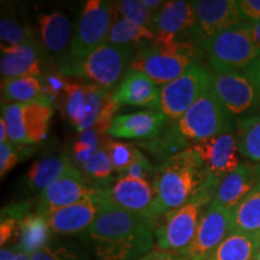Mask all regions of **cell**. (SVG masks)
I'll list each match as a JSON object with an SVG mask.
<instances>
[{"mask_svg":"<svg viewBox=\"0 0 260 260\" xmlns=\"http://www.w3.org/2000/svg\"><path fill=\"white\" fill-rule=\"evenodd\" d=\"M98 199L99 214L87 230L98 259L139 260L153 252L155 220L126 212L99 197Z\"/></svg>","mask_w":260,"mask_h":260,"instance_id":"obj_1","label":"cell"},{"mask_svg":"<svg viewBox=\"0 0 260 260\" xmlns=\"http://www.w3.org/2000/svg\"><path fill=\"white\" fill-rule=\"evenodd\" d=\"M152 183L155 193L154 213L157 218L200 195L214 197L218 187L210 180L190 148L168 158L155 169Z\"/></svg>","mask_w":260,"mask_h":260,"instance_id":"obj_2","label":"cell"},{"mask_svg":"<svg viewBox=\"0 0 260 260\" xmlns=\"http://www.w3.org/2000/svg\"><path fill=\"white\" fill-rule=\"evenodd\" d=\"M134 50L133 46H119L105 42L80 59L61 60L60 74L111 89L122 77L129 60H133Z\"/></svg>","mask_w":260,"mask_h":260,"instance_id":"obj_3","label":"cell"},{"mask_svg":"<svg viewBox=\"0 0 260 260\" xmlns=\"http://www.w3.org/2000/svg\"><path fill=\"white\" fill-rule=\"evenodd\" d=\"M233 119L211 86L180 119L172 122L171 130L182 141L193 145L234 129Z\"/></svg>","mask_w":260,"mask_h":260,"instance_id":"obj_4","label":"cell"},{"mask_svg":"<svg viewBox=\"0 0 260 260\" xmlns=\"http://www.w3.org/2000/svg\"><path fill=\"white\" fill-rule=\"evenodd\" d=\"M212 195H200L178 209L168 211L155 220V246L158 251L182 253L193 241Z\"/></svg>","mask_w":260,"mask_h":260,"instance_id":"obj_5","label":"cell"},{"mask_svg":"<svg viewBox=\"0 0 260 260\" xmlns=\"http://www.w3.org/2000/svg\"><path fill=\"white\" fill-rule=\"evenodd\" d=\"M197 48L189 42L176 41L162 46H147L139 51L130 69L147 75L157 86H165L178 79L195 64Z\"/></svg>","mask_w":260,"mask_h":260,"instance_id":"obj_6","label":"cell"},{"mask_svg":"<svg viewBox=\"0 0 260 260\" xmlns=\"http://www.w3.org/2000/svg\"><path fill=\"white\" fill-rule=\"evenodd\" d=\"M212 71H243L258 57L259 51L247 25L237 24L204 41Z\"/></svg>","mask_w":260,"mask_h":260,"instance_id":"obj_7","label":"cell"},{"mask_svg":"<svg viewBox=\"0 0 260 260\" xmlns=\"http://www.w3.org/2000/svg\"><path fill=\"white\" fill-rule=\"evenodd\" d=\"M117 15L115 3L103 0L87 2L77 22L69 51L61 60L80 59L105 44Z\"/></svg>","mask_w":260,"mask_h":260,"instance_id":"obj_8","label":"cell"},{"mask_svg":"<svg viewBox=\"0 0 260 260\" xmlns=\"http://www.w3.org/2000/svg\"><path fill=\"white\" fill-rule=\"evenodd\" d=\"M52 116V104L47 103L2 105V117L8 126L9 140L16 145L28 146L42 141L46 138Z\"/></svg>","mask_w":260,"mask_h":260,"instance_id":"obj_9","label":"cell"},{"mask_svg":"<svg viewBox=\"0 0 260 260\" xmlns=\"http://www.w3.org/2000/svg\"><path fill=\"white\" fill-rule=\"evenodd\" d=\"M94 188L98 197L119 209L157 220L154 213L155 193L152 182L118 175Z\"/></svg>","mask_w":260,"mask_h":260,"instance_id":"obj_10","label":"cell"},{"mask_svg":"<svg viewBox=\"0 0 260 260\" xmlns=\"http://www.w3.org/2000/svg\"><path fill=\"white\" fill-rule=\"evenodd\" d=\"M212 86V74L194 64L172 82L161 86L159 111L169 121L176 122Z\"/></svg>","mask_w":260,"mask_h":260,"instance_id":"obj_11","label":"cell"},{"mask_svg":"<svg viewBox=\"0 0 260 260\" xmlns=\"http://www.w3.org/2000/svg\"><path fill=\"white\" fill-rule=\"evenodd\" d=\"M189 148L197 155L210 180L216 184H219L226 175L241 164L234 129L226 130L213 138L194 142Z\"/></svg>","mask_w":260,"mask_h":260,"instance_id":"obj_12","label":"cell"},{"mask_svg":"<svg viewBox=\"0 0 260 260\" xmlns=\"http://www.w3.org/2000/svg\"><path fill=\"white\" fill-rule=\"evenodd\" d=\"M211 74L214 92L233 117L241 118L260 107L258 90L245 71L225 70Z\"/></svg>","mask_w":260,"mask_h":260,"instance_id":"obj_13","label":"cell"},{"mask_svg":"<svg viewBox=\"0 0 260 260\" xmlns=\"http://www.w3.org/2000/svg\"><path fill=\"white\" fill-rule=\"evenodd\" d=\"M232 232V210L211 203L201 217L193 241L180 254L187 260H209Z\"/></svg>","mask_w":260,"mask_h":260,"instance_id":"obj_14","label":"cell"},{"mask_svg":"<svg viewBox=\"0 0 260 260\" xmlns=\"http://www.w3.org/2000/svg\"><path fill=\"white\" fill-rule=\"evenodd\" d=\"M95 194V188L84 178L83 172L73 167L64 176L40 193L35 212L47 217L54 211L80 203Z\"/></svg>","mask_w":260,"mask_h":260,"instance_id":"obj_15","label":"cell"},{"mask_svg":"<svg viewBox=\"0 0 260 260\" xmlns=\"http://www.w3.org/2000/svg\"><path fill=\"white\" fill-rule=\"evenodd\" d=\"M197 16L193 2L171 0L155 14L153 30L155 38L153 45L162 46L171 45L180 40V35L184 32H195Z\"/></svg>","mask_w":260,"mask_h":260,"instance_id":"obj_16","label":"cell"},{"mask_svg":"<svg viewBox=\"0 0 260 260\" xmlns=\"http://www.w3.org/2000/svg\"><path fill=\"white\" fill-rule=\"evenodd\" d=\"M197 29L201 44L218 32L241 24L239 2L236 0H198L193 2Z\"/></svg>","mask_w":260,"mask_h":260,"instance_id":"obj_17","label":"cell"},{"mask_svg":"<svg viewBox=\"0 0 260 260\" xmlns=\"http://www.w3.org/2000/svg\"><path fill=\"white\" fill-rule=\"evenodd\" d=\"M260 184V164L241 162L219 182L212 203L226 210H234Z\"/></svg>","mask_w":260,"mask_h":260,"instance_id":"obj_18","label":"cell"},{"mask_svg":"<svg viewBox=\"0 0 260 260\" xmlns=\"http://www.w3.org/2000/svg\"><path fill=\"white\" fill-rule=\"evenodd\" d=\"M169 119L157 110H145L118 115L113 119L110 136L115 139L149 141L160 134Z\"/></svg>","mask_w":260,"mask_h":260,"instance_id":"obj_19","label":"cell"},{"mask_svg":"<svg viewBox=\"0 0 260 260\" xmlns=\"http://www.w3.org/2000/svg\"><path fill=\"white\" fill-rule=\"evenodd\" d=\"M112 98L118 106H141L159 111L160 89L146 74L130 69L112 93Z\"/></svg>","mask_w":260,"mask_h":260,"instance_id":"obj_20","label":"cell"},{"mask_svg":"<svg viewBox=\"0 0 260 260\" xmlns=\"http://www.w3.org/2000/svg\"><path fill=\"white\" fill-rule=\"evenodd\" d=\"M99 211L100 203L95 194L80 203L54 211L48 214L46 218L52 233L59 235H71L84 230L87 232L96 219Z\"/></svg>","mask_w":260,"mask_h":260,"instance_id":"obj_21","label":"cell"},{"mask_svg":"<svg viewBox=\"0 0 260 260\" xmlns=\"http://www.w3.org/2000/svg\"><path fill=\"white\" fill-rule=\"evenodd\" d=\"M0 71H2V80L40 76L42 69L37 44L34 41L27 42L15 48L14 51L2 53Z\"/></svg>","mask_w":260,"mask_h":260,"instance_id":"obj_22","label":"cell"},{"mask_svg":"<svg viewBox=\"0 0 260 260\" xmlns=\"http://www.w3.org/2000/svg\"><path fill=\"white\" fill-rule=\"evenodd\" d=\"M39 31L45 48L53 54H64L70 48L73 27L63 12L44 14L39 18Z\"/></svg>","mask_w":260,"mask_h":260,"instance_id":"obj_23","label":"cell"},{"mask_svg":"<svg viewBox=\"0 0 260 260\" xmlns=\"http://www.w3.org/2000/svg\"><path fill=\"white\" fill-rule=\"evenodd\" d=\"M73 167H75L74 162L65 154L40 159L29 168L25 175V182L31 191L42 193Z\"/></svg>","mask_w":260,"mask_h":260,"instance_id":"obj_24","label":"cell"},{"mask_svg":"<svg viewBox=\"0 0 260 260\" xmlns=\"http://www.w3.org/2000/svg\"><path fill=\"white\" fill-rule=\"evenodd\" d=\"M260 252V232L233 230L209 260H255Z\"/></svg>","mask_w":260,"mask_h":260,"instance_id":"obj_25","label":"cell"},{"mask_svg":"<svg viewBox=\"0 0 260 260\" xmlns=\"http://www.w3.org/2000/svg\"><path fill=\"white\" fill-rule=\"evenodd\" d=\"M3 104H27L47 103L52 104L53 99L45 90L44 83L39 77L27 76L19 79L2 80Z\"/></svg>","mask_w":260,"mask_h":260,"instance_id":"obj_26","label":"cell"},{"mask_svg":"<svg viewBox=\"0 0 260 260\" xmlns=\"http://www.w3.org/2000/svg\"><path fill=\"white\" fill-rule=\"evenodd\" d=\"M51 229L47 218L38 212H30L22 219L18 245L28 254H35L50 243Z\"/></svg>","mask_w":260,"mask_h":260,"instance_id":"obj_27","label":"cell"},{"mask_svg":"<svg viewBox=\"0 0 260 260\" xmlns=\"http://www.w3.org/2000/svg\"><path fill=\"white\" fill-rule=\"evenodd\" d=\"M239 153L260 164V111L241 117L236 124Z\"/></svg>","mask_w":260,"mask_h":260,"instance_id":"obj_28","label":"cell"},{"mask_svg":"<svg viewBox=\"0 0 260 260\" xmlns=\"http://www.w3.org/2000/svg\"><path fill=\"white\" fill-rule=\"evenodd\" d=\"M154 38L155 32L152 28L132 23L124 18H117L110 29L106 42L135 47L136 45H145V42H153Z\"/></svg>","mask_w":260,"mask_h":260,"instance_id":"obj_29","label":"cell"},{"mask_svg":"<svg viewBox=\"0 0 260 260\" xmlns=\"http://www.w3.org/2000/svg\"><path fill=\"white\" fill-rule=\"evenodd\" d=\"M34 41L32 32L27 25H24L15 15L9 10H2L0 19V47L2 53L14 51L21 45Z\"/></svg>","mask_w":260,"mask_h":260,"instance_id":"obj_30","label":"cell"},{"mask_svg":"<svg viewBox=\"0 0 260 260\" xmlns=\"http://www.w3.org/2000/svg\"><path fill=\"white\" fill-rule=\"evenodd\" d=\"M233 230L260 232V184L232 210Z\"/></svg>","mask_w":260,"mask_h":260,"instance_id":"obj_31","label":"cell"},{"mask_svg":"<svg viewBox=\"0 0 260 260\" xmlns=\"http://www.w3.org/2000/svg\"><path fill=\"white\" fill-rule=\"evenodd\" d=\"M89 84L68 83L65 89V113L79 133L88 113Z\"/></svg>","mask_w":260,"mask_h":260,"instance_id":"obj_32","label":"cell"},{"mask_svg":"<svg viewBox=\"0 0 260 260\" xmlns=\"http://www.w3.org/2000/svg\"><path fill=\"white\" fill-rule=\"evenodd\" d=\"M81 169H82L84 176L94 181V187L111 178L113 167L106 148V140L102 145V147L98 149L96 153L92 158L88 159L84 164L81 165Z\"/></svg>","mask_w":260,"mask_h":260,"instance_id":"obj_33","label":"cell"},{"mask_svg":"<svg viewBox=\"0 0 260 260\" xmlns=\"http://www.w3.org/2000/svg\"><path fill=\"white\" fill-rule=\"evenodd\" d=\"M115 5L118 15H121V18H124L132 23L153 29L155 14L146 8L141 0H122L115 3Z\"/></svg>","mask_w":260,"mask_h":260,"instance_id":"obj_34","label":"cell"},{"mask_svg":"<svg viewBox=\"0 0 260 260\" xmlns=\"http://www.w3.org/2000/svg\"><path fill=\"white\" fill-rule=\"evenodd\" d=\"M102 133L96 129L90 128L80 133L79 139L73 146L74 161L82 165L96 153L105 141L102 140Z\"/></svg>","mask_w":260,"mask_h":260,"instance_id":"obj_35","label":"cell"},{"mask_svg":"<svg viewBox=\"0 0 260 260\" xmlns=\"http://www.w3.org/2000/svg\"><path fill=\"white\" fill-rule=\"evenodd\" d=\"M106 148L111 159L113 171L121 175L130 167L139 149L135 146L117 140H106Z\"/></svg>","mask_w":260,"mask_h":260,"instance_id":"obj_36","label":"cell"},{"mask_svg":"<svg viewBox=\"0 0 260 260\" xmlns=\"http://www.w3.org/2000/svg\"><path fill=\"white\" fill-rule=\"evenodd\" d=\"M22 147L24 146L12 144L11 141H6L0 144V176L4 177L21 159Z\"/></svg>","mask_w":260,"mask_h":260,"instance_id":"obj_37","label":"cell"},{"mask_svg":"<svg viewBox=\"0 0 260 260\" xmlns=\"http://www.w3.org/2000/svg\"><path fill=\"white\" fill-rule=\"evenodd\" d=\"M154 172L155 169L152 167L148 158L139 149L134 161H133L132 164H130V167L121 175H125V176L133 178H138V180L149 181L151 178L154 177Z\"/></svg>","mask_w":260,"mask_h":260,"instance_id":"obj_38","label":"cell"},{"mask_svg":"<svg viewBox=\"0 0 260 260\" xmlns=\"http://www.w3.org/2000/svg\"><path fill=\"white\" fill-rule=\"evenodd\" d=\"M31 260H86L79 253L65 246L48 245L31 255Z\"/></svg>","mask_w":260,"mask_h":260,"instance_id":"obj_39","label":"cell"},{"mask_svg":"<svg viewBox=\"0 0 260 260\" xmlns=\"http://www.w3.org/2000/svg\"><path fill=\"white\" fill-rule=\"evenodd\" d=\"M21 222L17 218L9 216H2L0 222V246L4 248L9 243H18L21 236Z\"/></svg>","mask_w":260,"mask_h":260,"instance_id":"obj_40","label":"cell"},{"mask_svg":"<svg viewBox=\"0 0 260 260\" xmlns=\"http://www.w3.org/2000/svg\"><path fill=\"white\" fill-rule=\"evenodd\" d=\"M241 24L249 25L260 22V0H241L239 2Z\"/></svg>","mask_w":260,"mask_h":260,"instance_id":"obj_41","label":"cell"},{"mask_svg":"<svg viewBox=\"0 0 260 260\" xmlns=\"http://www.w3.org/2000/svg\"><path fill=\"white\" fill-rule=\"evenodd\" d=\"M0 260H31V255L24 252L18 243L11 247H4L0 252Z\"/></svg>","mask_w":260,"mask_h":260,"instance_id":"obj_42","label":"cell"},{"mask_svg":"<svg viewBox=\"0 0 260 260\" xmlns=\"http://www.w3.org/2000/svg\"><path fill=\"white\" fill-rule=\"evenodd\" d=\"M243 71H245V73L247 74V76L251 79V81L255 86V88H256V90H258V93L260 95V52H259L258 57H256L255 59L253 60L252 63L249 64Z\"/></svg>","mask_w":260,"mask_h":260,"instance_id":"obj_43","label":"cell"},{"mask_svg":"<svg viewBox=\"0 0 260 260\" xmlns=\"http://www.w3.org/2000/svg\"><path fill=\"white\" fill-rule=\"evenodd\" d=\"M148 260H187L180 253H168L160 251H153L149 253Z\"/></svg>","mask_w":260,"mask_h":260,"instance_id":"obj_44","label":"cell"},{"mask_svg":"<svg viewBox=\"0 0 260 260\" xmlns=\"http://www.w3.org/2000/svg\"><path fill=\"white\" fill-rule=\"evenodd\" d=\"M249 29V32H251V37L254 41L256 48L260 52V22H256V23L247 25Z\"/></svg>","mask_w":260,"mask_h":260,"instance_id":"obj_45","label":"cell"},{"mask_svg":"<svg viewBox=\"0 0 260 260\" xmlns=\"http://www.w3.org/2000/svg\"><path fill=\"white\" fill-rule=\"evenodd\" d=\"M141 2L144 3L146 8L151 10L154 14H157L159 10H160L165 4V2H161V0H141Z\"/></svg>","mask_w":260,"mask_h":260,"instance_id":"obj_46","label":"cell"},{"mask_svg":"<svg viewBox=\"0 0 260 260\" xmlns=\"http://www.w3.org/2000/svg\"><path fill=\"white\" fill-rule=\"evenodd\" d=\"M6 141H10L9 140V132H8V126H6L5 119L0 118V144H4Z\"/></svg>","mask_w":260,"mask_h":260,"instance_id":"obj_47","label":"cell"},{"mask_svg":"<svg viewBox=\"0 0 260 260\" xmlns=\"http://www.w3.org/2000/svg\"><path fill=\"white\" fill-rule=\"evenodd\" d=\"M148 256H149V254L145 255V256H142V258H141V259H139V260H148Z\"/></svg>","mask_w":260,"mask_h":260,"instance_id":"obj_48","label":"cell"},{"mask_svg":"<svg viewBox=\"0 0 260 260\" xmlns=\"http://www.w3.org/2000/svg\"><path fill=\"white\" fill-rule=\"evenodd\" d=\"M255 260H260V252L258 253V255H256V258H255Z\"/></svg>","mask_w":260,"mask_h":260,"instance_id":"obj_49","label":"cell"}]
</instances>
